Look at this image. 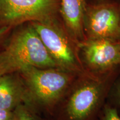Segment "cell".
Instances as JSON below:
<instances>
[{"label": "cell", "mask_w": 120, "mask_h": 120, "mask_svg": "<svg viewBox=\"0 0 120 120\" xmlns=\"http://www.w3.org/2000/svg\"><path fill=\"white\" fill-rule=\"evenodd\" d=\"M120 68L105 75L79 73L61 99L49 119L100 120L111 87Z\"/></svg>", "instance_id": "cell-1"}, {"label": "cell", "mask_w": 120, "mask_h": 120, "mask_svg": "<svg viewBox=\"0 0 120 120\" xmlns=\"http://www.w3.org/2000/svg\"><path fill=\"white\" fill-rule=\"evenodd\" d=\"M19 72L25 87L24 104L49 118L79 75L58 67L40 68L31 66L22 67Z\"/></svg>", "instance_id": "cell-2"}, {"label": "cell", "mask_w": 120, "mask_h": 120, "mask_svg": "<svg viewBox=\"0 0 120 120\" xmlns=\"http://www.w3.org/2000/svg\"><path fill=\"white\" fill-rule=\"evenodd\" d=\"M58 67L79 74L84 72L79 57V44L56 17L30 22Z\"/></svg>", "instance_id": "cell-3"}, {"label": "cell", "mask_w": 120, "mask_h": 120, "mask_svg": "<svg viewBox=\"0 0 120 120\" xmlns=\"http://www.w3.org/2000/svg\"><path fill=\"white\" fill-rule=\"evenodd\" d=\"M13 28L2 49L17 64L19 70L27 66L40 68L58 67L31 22Z\"/></svg>", "instance_id": "cell-4"}, {"label": "cell", "mask_w": 120, "mask_h": 120, "mask_svg": "<svg viewBox=\"0 0 120 120\" xmlns=\"http://www.w3.org/2000/svg\"><path fill=\"white\" fill-rule=\"evenodd\" d=\"M79 57L84 71L105 75L120 68V41L86 38L79 44Z\"/></svg>", "instance_id": "cell-5"}, {"label": "cell", "mask_w": 120, "mask_h": 120, "mask_svg": "<svg viewBox=\"0 0 120 120\" xmlns=\"http://www.w3.org/2000/svg\"><path fill=\"white\" fill-rule=\"evenodd\" d=\"M56 0H0V27L55 17Z\"/></svg>", "instance_id": "cell-6"}, {"label": "cell", "mask_w": 120, "mask_h": 120, "mask_svg": "<svg viewBox=\"0 0 120 120\" xmlns=\"http://www.w3.org/2000/svg\"><path fill=\"white\" fill-rule=\"evenodd\" d=\"M86 38H109L120 41V7L106 4L89 6L83 19Z\"/></svg>", "instance_id": "cell-7"}, {"label": "cell", "mask_w": 120, "mask_h": 120, "mask_svg": "<svg viewBox=\"0 0 120 120\" xmlns=\"http://www.w3.org/2000/svg\"><path fill=\"white\" fill-rule=\"evenodd\" d=\"M85 0H61L63 25L69 35L78 44L85 40L83 31Z\"/></svg>", "instance_id": "cell-8"}, {"label": "cell", "mask_w": 120, "mask_h": 120, "mask_svg": "<svg viewBox=\"0 0 120 120\" xmlns=\"http://www.w3.org/2000/svg\"><path fill=\"white\" fill-rule=\"evenodd\" d=\"M25 87L19 71L0 76V108L13 111L24 103Z\"/></svg>", "instance_id": "cell-9"}, {"label": "cell", "mask_w": 120, "mask_h": 120, "mask_svg": "<svg viewBox=\"0 0 120 120\" xmlns=\"http://www.w3.org/2000/svg\"><path fill=\"white\" fill-rule=\"evenodd\" d=\"M15 120H51L49 118L42 117L24 103L19 105L15 109Z\"/></svg>", "instance_id": "cell-10"}, {"label": "cell", "mask_w": 120, "mask_h": 120, "mask_svg": "<svg viewBox=\"0 0 120 120\" xmlns=\"http://www.w3.org/2000/svg\"><path fill=\"white\" fill-rule=\"evenodd\" d=\"M106 103L116 109L120 116V72L111 87Z\"/></svg>", "instance_id": "cell-11"}, {"label": "cell", "mask_w": 120, "mask_h": 120, "mask_svg": "<svg viewBox=\"0 0 120 120\" xmlns=\"http://www.w3.org/2000/svg\"><path fill=\"white\" fill-rule=\"evenodd\" d=\"M19 70V67L15 61L4 49H1L0 51V76Z\"/></svg>", "instance_id": "cell-12"}, {"label": "cell", "mask_w": 120, "mask_h": 120, "mask_svg": "<svg viewBox=\"0 0 120 120\" xmlns=\"http://www.w3.org/2000/svg\"><path fill=\"white\" fill-rule=\"evenodd\" d=\"M100 120H120V116L116 109L106 103L100 115Z\"/></svg>", "instance_id": "cell-13"}, {"label": "cell", "mask_w": 120, "mask_h": 120, "mask_svg": "<svg viewBox=\"0 0 120 120\" xmlns=\"http://www.w3.org/2000/svg\"><path fill=\"white\" fill-rule=\"evenodd\" d=\"M12 29L8 27H0V51L4 47Z\"/></svg>", "instance_id": "cell-14"}, {"label": "cell", "mask_w": 120, "mask_h": 120, "mask_svg": "<svg viewBox=\"0 0 120 120\" xmlns=\"http://www.w3.org/2000/svg\"><path fill=\"white\" fill-rule=\"evenodd\" d=\"M0 120H15L14 111L0 108Z\"/></svg>", "instance_id": "cell-15"}, {"label": "cell", "mask_w": 120, "mask_h": 120, "mask_svg": "<svg viewBox=\"0 0 120 120\" xmlns=\"http://www.w3.org/2000/svg\"></svg>", "instance_id": "cell-16"}]
</instances>
